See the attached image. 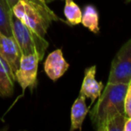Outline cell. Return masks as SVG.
<instances>
[{
  "label": "cell",
  "instance_id": "cell-8",
  "mask_svg": "<svg viewBox=\"0 0 131 131\" xmlns=\"http://www.w3.org/2000/svg\"><path fill=\"white\" fill-rule=\"evenodd\" d=\"M96 66H92L84 70V77L81 86L80 94L91 100L92 103L100 97L103 84L96 80Z\"/></svg>",
  "mask_w": 131,
  "mask_h": 131
},
{
  "label": "cell",
  "instance_id": "cell-3",
  "mask_svg": "<svg viewBox=\"0 0 131 131\" xmlns=\"http://www.w3.org/2000/svg\"><path fill=\"white\" fill-rule=\"evenodd\" d=\"M12 30L13 37L16 40L22 55L36 53L40 60L43 59L45 52L49 47V42L44 37L37 34L15 16L12 22Z\"/></svg>",
  "mask_w": 131,
  "mask_h": 131
},
{
  "label": "cell",
  "instance_id": "cell-17",
  "mask_svg": "<svg viewBox=\"0 0 131 131\" xmlns=\"http://www.w3.org/2000/svg\"><path fill=\"white\" fill-rule=\"evenodd\" d=\"M18 1H19V0H7V2L9 3V5L12 6V7H13V6H15V5L16 4Z\"/></svg>",
  "mask_w": 131,
  "mask_h": 131
},
{
  "label": "cell",
  "instance_id": "cell-16",
  "mask_svg": "<svg viewBox=\"0 0 131 131\" xmlns=\"http://www.w3.org/2000/svg\"><path fill=\"white\" fill-rule=\"evenodd\" d=\"M124 131H131V117H127L125 127H124Z\"/></svg>",
  "mask_w": 131,
  "mask_h": 131
},
{
  "label": "cell",
  "instance_id": "cell-5",
  "mask_svg": "<svg viewBox=\"0 0 131 131\" xmlns=\"http://www.w3.org/2000/svg\"><path fill=\"white\" fill-rule=\"evenodd\" d=\"M40 61V58L36 53L22 55L19 68L15 73V81L20 84L23 91H25L27 88L32 89L36 86Z\"/></svg>",
  "mask_w": 131,
  "mask_h": 131
},
{
  "label": "cell",
  "instance_id": "cell-14",
  "mask_svg": "<svg viewBox=\"0 0 131 131\" xmlns=\"http://www.w3.org/2000/svg\"><path fill=\"white\" fill-rule=\"evenodd\" d=\"M126 119V114H119L113 117L106 123L104 131H124Z\"/></svg>",
  "mask_w": 131,
  "mask_h": 131
},
{
  "label": "cell",
  "instance_id": "cell-12",
  "mask_svg": "<svg viewBox=\"0 0 131 131\" xmlns=\"http://www.w3.org/2000/svg\"><path fill=\"white\" fill-rule=\"evenodd\" d=\"M81 24L93 33H99V14L96 7L93 5H87L84 6L82 15Z\"/></svg>",
  "mask_w": 131,
  "mask_h": 131
},
{
  "label": "cell",
  "instance_id": "cell-2",
  "mask_svg": "<svg viewBox=\"0 0 131 131\" xmlns=\"http://www.w3.org/2000/svg\"><path fill=\"white\" fill-rule=\"evenodd\" d=\"M12 10L14 16L22 21L34 32L44 38L52 21L67 23L58 17L51 9H46L43 6L34 4L29 0H19L12 7Z\"/></svg>",
  "mask_w": 131,
  "mask_h": 131
},
{
  "label": "cell",
  "instance_id": "cell-7",
  "mask_svg": "<svg viewBox=\"0 0 131 131\" xmlns=\"http://www.w3.org/2000/svg\"><path fill=\"white\" fill-rule=\"evenodd\" d=\"M69 64L65 59L61 49L53 50L48 55L44 62V71L49 79L57 81L68 71Z\"/></svg>",
  "mask_w": 131,
  "mask_h": 131
},
{
  "label": "cell",
  "instance_id": "cell-6",
  "mask_svg": "<svg viewBox=\"0 0 131 131\" xmlns=\"http://www.w3.org/2000/svg\"><path fill=\"white\" fill-rule=\"evenodd\" d=\"M0 56L9 65L15 74L19 68L22 52L14 37L6 36L1 32H0Z\"/></svg>",
  "mask_w": 131,
  "mask_h": 131
},
{
  "label": "cell",
  "instance_id": "cell-10",
  "mask_svg": "<svg viewBox=\"0 0 131 131\" xmlns=\"http://www.w3.org/2000/svg\"><path fill=\"white\" fill-rule=\"evenodd\" d=\"M15 81L13 70L0 56V96L10 97L13 95Z\"/></svg>",
  "mask_w": 131,
  "mask_h": 131
},
{
  "label": "cell",
  "instance_id": "cell-9",
  "mask_svg": "<svg viewBox=\"0 0 131 131\" xmlns=\"http://www.w3.org/2000/svg\"><path fill=\"white\" fill-rule=\"evenodd\" d=\"M85 97L80 94L75 101L71 107V114H70V131L81 130L87 113L89 112V107L86 106Z\"/></svg>",
  "mask_w": 131,
  "mask_h": 131
},
{
  "label": "cell",
  "instance_id": "cell-18",
  "mask_svg": "<svg viewBox=\"0 0 131 131\" xmlns=\"http://www.w3.org/2000/svg\"><path fill=\"white\" fill-rule=\"evenodd\" d=\"M125 1H126V2H127V3H129V2H131V0H125Z\"/></svg>",
  "mask_w": 131,
  "mask_h": 131
},
{
  "label": "cell",
  "instance_id": "cell-1",
  "mask_svg": "<svg viewBox=\"0 0 131 131\" xmlns=\"http://www.w3.org/2000/svg\"><path fill=\"white\" fill-rule=\"evenodd\" d=\"M127 84H111L107 85L101 93L98 102L90 111L93 127L98 131H104L105 125L111 118L125 114V95Z\"/></svg>",
  "mask_w": 131,
  "mask_h": 131
},
{
  "label": "cell",
  "instance_id": "cell-15",
  "mask_svg": "<svg viewBox=\"0 0 131 131\" xmlns=\"http://www.w3.org/2000/svg\"><path fill=\"white\" fill-rule=\"evenodd\" d=\"M125 114L127 117H131V79L127 84L125 95Z\"/></svg>",
  "mask_w": 131,
  "mask_h": 131
},
{
  "label": "cell",
  "instance_id": "cell-11",
  "mask_svg": "<svg viewBox=\"0 0 131 131\" xmlns=\"http://www.w3.org/2000/svg\"><path fill=\"white\" fill-rule=\"evenodd\" d=\"M13 18L12 6L7 2V0H0V32L6 36L13 37Z\"/></svg>",
  "mask_w": 131,
  "mask_h": 131
},
{
  "label": "cell",
  "instance_id": "cell-13",
  "mask_svg": "<svg viewBox=\"0 0 131 131\" xmlns=\"http://www.w3.org/2000/svg\"><path fill=\"white\" fill-rule=\"evenodd\" d=\"M64 15L68 24L71 25H77L82 22L83 12L78 6V5L74 0H64Z\"/></svg>",
  "mask_w": 131,
  "mask_h": 131
},
{
  "label": "cell",
  "instance_id": "cell-4",
  "mask_svg": "<svg viewBox=\"0 0 131 131\" xmlns=\"http://www.w3.org/2000/svg\"><path fill=\"white\" fill-rule=\"evenodd\" d=\"M131 79V38L117 52L111 65L108 83L128 84Z\"/></svg>",
  "mask_w": 131,
  "mask_h": 131
}]
</instances>
